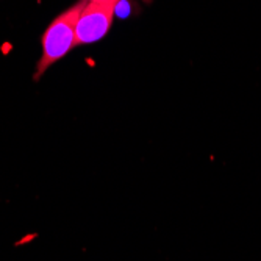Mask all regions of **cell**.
Wrapping results in <instances>:
<instances>
[{
    "instance_id": "obj_4",
    "label": "cell",
    "mask_w": 261,
    "mask_h": 261,
    "mask_svg": "<svg viewBox=\"0 0 261 261\" xmlns=\"http://www.w3.org/2000/svg\"><path fill=\"white\" fill-rule=\"evenodd\" d=\"M144 2H152V0H144Z\"/></svg>"
},
{
    "instance_id": "obj_2",
    "label": "cell",
    "mask_w": 261,
    "mask_h": 261,
    "mask_svg": "<svg viewBox=\"0 0 261 261\" xmlns=\"http://www.w3.org/2000/svg\"><path fill=\"white\" fill-rule=\"evenodd\" d=\"M114 10V4H100L88 0L75 23L77 45L92 44L102 39L113 25Z\"/></svg>"
},
{
    "instance_id": "obj_1",
    "label": "cell",
    "mask_w": 261,
    "mask_h": 261,
    "mask_svg": "<svg viewBox=\"0 0 261 261\" xmlns=\"http://www.w3.org/2000/svg\"><path fill=\"white\" fill-rule=\"evenodd\" d=\"M86 4L88 0H80L69 10L57 16L50 25L45 29L41 38L42 55L36 64V72L33 75L35 80H39L47 69L61 58H64L77 45L75 23Z\"/></svg>"
},
{
    "instance_id": "obj_3",
    "label": "cell",
    "mask_w": 261,
    "mask_h": 261,
    "mask_svg": "<svg viewBox=\"0 0 261 261\" xmlns=\"http://www.w3.org/2000/svg\"><path fill=\"white\" fill-rule=\"evenodd\" d=\"M91 2H100V4H114V5H117V2H119V0H91Z\"/></svg>"
}]
</instances>
